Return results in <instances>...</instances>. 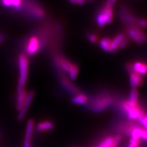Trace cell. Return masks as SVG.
Wrapping results in <instances>:
<instances>
[{"label":"cell","mask_w":147,"mask_h":147,"mask_svg":"<svg viewBox=\"0 0 147 147\" xmlns=\"http://www.w3.org/2000/svg\"><path fill=\"white\" fill-rule=\"evenodd\" d=\"M18 67H19V79H18L17 93L20 94L24 90L28 72V59L27 56L22 53L18 57Z\"/></svg>","instance_id":"6da1fadb"},{"label":"cell","mask_w":147,"mask_h":147,"mask_svg":"<svg viewBox=\"0 0 147 147\" xmlns=\"http://www.w3.org/2000/svg\"><path fill=\"white\" fill-rule=\"evenodd\" d=\"M113 16L112 5H110L106 3L105 6L100 11L96 18L98 26L100 28H103L105 25L111 24L113 20Z\"/></svg>","instance_id":"7a4b0ae2"},{"label":"cell","mask_w":147,"mask_h":147,"mask_svg":"<svg viewBox=\"0 0 147 147\" xmlns=\"http://www.w3.org/2000/svg\"><path fill=\"white\" fill-rule=\"evenodd\" d=\"M122 107L124 111L127 113L128 118L132 119V120L139 119L145 115L143 110L139 106V105H132L127 100L124 101L123 102Z\"/></svg>","instance_id":"3957f363"},{"label":"cell","mask_w":147,"mask_h":147,"mask_svg":"<svg viewBox=\"0 0 147 147\" xmlns=\"http://www.w3.org/2000/svg\"><path fill=\"white\" fill-rule=\"evenodd\" d=\"M99 98V99H96L94 102H92L91 107L96 112L102 111L112 104V100L109 97L105 96V97H101Z\"/></svg>","instance_id":"277c9868"},{"label":"cell","mask_w":147,"mask_h":147,"mask_svg":"<svg viewBox=\"0 0 147 147\" xmlns=\"http://www.w3.org/2000/svg\"><path fill=\"white\" fill-rule=\"evenodd\" d=\"M34 128V122L33 119H29L27 122L25 136L24 141V147H31V142L32 139V136Z\"/></svg>","instance_id":"5b68a950"},{"label":"cell","mask_w":147,"mask_h":147,"mask_svg":"<svg viewBox=\"0 0 147 147\" xmlns=\"http://www.w3.org/2000/svg\"><path fill=\"white\" fill-rule=\"evenodd\" d=\"M39 49V41L36 36H33L29 39L26 45V52L28 55H33Z\"/></svg>","instance_id":"8992f818"},{"label":"cell","mask_w":147,"mask_h":147,"mask_svg":"<svg viewBox=\"0 0 147 147\" xmlns=\"http://www.w3.org/2000/svg\"><path fill=\"white\" fill-rule=\"evenodd\" d=\"M130 84L132 88H137L138 86H141L143 84L142 76L135 72L130 73Z\"/></svg>","instance_id":"52a82bcc"},{"label":"cell","mask_w":147,"mask_h":147,"mask_svg":"<svg viewBox=\"0 0 147 147\" xmlns=\"http://www.w3.org/2000/svg\"><path fill=\"white\" fill-rule=\"evenodd\" d=\"M56 63L59 67H61L65 72H69L72 67V64L69 61L62 57H59L56 59Z\"/></svg>","instance_id":"ba28073f"},{"label":"cell","mask_w":147,"mask_h":147,"mask_svg":"<svg viewBox=\"0 0 147 147\" xmlns=\"http://www.w3.org/2000/svg\"><path fill=\"white\" fill-rule=\"evenodd\" d=\"M133 72L139 74L141 76L146 74L147 71V67L145 64L141 62H136L132 64Z\"/></svg>","instance_id":"9c48e42d"},{"label":"cell","mask_w":147,"mask_h":147,"mask_svg":"<svg viewBox=\"0 0 147 147\" xmlns=\"http://www.w3.org/2000/svg\"><path fill=\"white\" fill-rule=\"evenodd\" d=\"M4 6L6 7H12L16 10L22 9V0H1Z\"/></svg>","instance_id":"30bf717a"},{"label":"cell","mask_w":147,"mask_h":147,"mask_svg":"<svg viewBox=\"0 0 147 147\" xmlns=\"http://www.w3.org/2000/svg\"><path fill=\"white\" fill-rule=\"evenodd\" d=\"M124 38H125V36L123 34H119L115 37L111 41V44H110V52L115 51V50H117L119 48V45Z\"/></svg>","instance_id":"8fae6325"},{"label":"cell","mask_w":147,"mask_h":147,"mask_svg":"<svg viewBox=\"0 0 147 147\" xmlns=\"http://www.w3.org/2000/svg\"><path fill=\"white\" fill-rule=\"evenodd\" d=\"M27 94H28L27 91L24 90H23L20 94H17L16 108L18 110H20L23 107H24V105Z\"/></svg>","instance_id":"7c38bea8"},{"label":"cell","mask_w":147,"mask_h":147,"mask_svg":"<svg viewBox=\"0 0 147 147\" xmlns=\"http://www.w3.org/2000/svg\"><path fill=\"white\" fill-rule=\"evenodd\" d=\"M37 129L39 131H44L51 130L53 127V124L52 122L50 121H45L39 123L37 125Z\"/></svg>","instance_id":"4fadbf2b"},{"label":"cell","mask_w":147,"mask_h":147,"mask_svg":"<svg viewBox=\"0 0 147 147\" xmlns=\"http://www.w3.org/2000/svg\"><path fill=\"white\" fill-rule=\"evenodd\" d=\"M88 99L87 98L86 96L84 94H79L76 95L74 98H72L71 99V102L74 104L83 105L88 102Z\"/></svg>","instance_id":"5bb4252c"},{"label":"cell","mask_w":147,"mask_h":147,"mask_svg":"<svg viewBox=\"0 0 147 147\" xmlns=\"http://www.w3.org/2000/svg\"><path fill=\"white\" fill-rule=\"evenodd\" d=\"M143 129L144 128H142L140 127H137V126L131 127L129 130V134L131 137V139L140 140L141 132Z\"/></svg>","instance_id":"9a60e30c"},{"label":"cell","mask_w":147,"mask_h":147,"mask_svg":"<svg viewBox=\"0 0 147 147\" xmlns=\"http://www.w3.org/2000/svg\"><path fill=\"white\" fill-rule=\"evenodd\" d=\"M121 13L123 15V16L125 17L129 24H135V18L132 17V16L129 12H128V11L125 6H122L121 7Z\"/></svg>","instance_id":"2e32d148"},{"label":"cell","mask_w":147,"mask_h":147,"mask_svg":"<svg viewBox=\"0 0 147 147\" xmlns=\"http://www.w3.org/2000/svg\"><path fill=\"white\" fill-rule=\"evenodd\" d=\"M112 40L108 38H105L101 39L99 42V46L105 52H110V44H111Z\"/></svg>","instance_id":"e0dca14e"},{"label":"cell","mask_w":147,"mask_h":147,"mask_svg":"<svg viewBox=\"0 0 147 147\" xmlns=\"http://www.w3.org/2000/svg\"><path fill=\"white\" fill-rule=\"evenodd\" d=\"M138 98H139V93L137 88H132L130 96L129 99L127 100L132 105H137L138 104Z\"/></svg>","instance_id":"ac0fdd59"},{"label":"cell","mask_w":147,"mask_h":147,"mask_svg":"<svg viewBox=\"0 0 147 147\" xmlns=\"http://www.w3.org/2000/svg\"><path fill=\"white\" fill-rule=\"evenodd\" d=\"M127 33L129 36L131 37V38L133 39V40H134L136 42L140 44H144L143 41L142 40V39L139 37V36L137 34V33L134 31V30H133L131 26L127 27Z\"/></svg>","instance_id":"d6986e66"},{"label":"cell","mask_w":147,"mask_h":147,"mask_svg":"<svg viewBox=\"0 0 147 147\" xmlns=\"http://www.w3.org/2000/svg\"><path fill=\"white\" fill-rule=\"evenodd\" d=\"M31 14L33 15L34 17L38 18H43L44 16V12L42 10V9H40L39 7H36L34 6L33 7H31V9L30 10Z\"/></svg>","instance_id":"ffe728a7"},{"label":"cell","mask_w":147,"mask_h":147,"mask_svg":"<svg viewBox=\"0 0 147 147\" xmlns=\"http://www.w3.org/2000/svg\"><path fill=\"white\" fill-rule=\"evenodd\" d=\"M131 27L132 28L133 30H134V31L137 33V34L139 36V38L142 39V40L144 42H146V37L145 34L144 33V32L140 29V28L139 26L136 25V24H132V25H131Z\"/></svg>","instance_id":"44dd1931"},{"label":"cell","mask_w":147,"mask_h":147,"mask_svg":"<svg viewBox=\"0 0 147 147\" xmlns=\"http://www.w3.org/2000/svg\"><path fill=\"white\" fill-rule=\"evenodd\" d=\"M78 73H79V67L77 64H73L70 71H69V78L71 80H75L78 76Z\"/></svg>","instance_id":"7402d4cb"},{"label":"cell","mask_w":147,"mask_h":147,"mask_svg":"<svg viewBox=\"0 0 147 147\" xmlns=\"http://www.w3.org/2000/svg\"><path fill=\"white\" fill-rule=\"evenodd\" d=\"M112 137H108L104 140L102 142H101V144H100L98 147H117V146L112 145Z\"/></svg>","instance_id":"603a6c76"},{"label":"cell","mask_w":147,"mask_h":147,"mask_svg":"<svg viewBox=\"0 0 147 147\" xmlns=\"http://www.w3.org/2000/svg\"><path fill=\"white\" fill-rule=\"evenodd\" d=\"M34 91H31L29 93H28V94L26 96V98L25 101V103L24 105V107H26L28 109V107L30 106V105L31 104L32 100H33L34 96Z\"/></svg>","instance_id":"cb8c5ba5"},{"label":"cell","mask_w":147,"mask_h":147,"mask_svg":"<svg viewBox=\"0 0 147 147\" xmlns=\"http://www.w3.org/2000/svg\"><path fill=\"white\" fill-rule=\"evenodd\" d=\"M28 111V108L23 107L20 110H19V113H18V115H17V119L18 121H21L22 120L25 116L26 115V114Z\"/></svg>","instance_id":"d4e9b609"},{"label":"cell","mask_w":147,"mask_h":147,"mask_svg":"<svg viewBox=\"0 0 147 147\" xmlns=\"http://www.w3.org/2000/svg\"><path fill=\"white\" fill-rule=\"evenodd\" d=\"M135 24L137 26H140L143 28H146V22L145 20L142 19V18H139V19H135Z\"/></svg>","instance_id":"484cf974"},{"label":"cell","mask_w":147,"mask_h":147,"mask_svg":"<svg viewBox=\"0 0 147 147\" xmlns=\"http://www.w3.org/2000/svg\"><path fill=\"white\" fill-rule=\"evenodd\" d=\"M139 120L140 123L141 125H142V126L144 127V129L146 130L147 128V118L146 115H144V116H142L139 119Z\"/></svg>","instance_id":"4316f807"},{"label":"cell","mask_w":147,"mask_h":147,"mask_svg":"<svg viewBox=\"0 0 147 147\" xmlns=\"http://www.w3.org/2000/svg\"><path fill=\"white\" fill-rule=\"evenodd\" d=\"M88 39L91 43H96L98 40V36L96 34L92 33H90L88 34Z\"/></svg>","instance_id":"83f0119b"},{"label":"cell","mask_w":147,"mask_h":147,"mask_svg":"<svg viewBox=\"0 0 147 147\" xmlns=\"http://www.w3.org/2000/svg\"><path fill=\"white\" fill-rule=\"evenodd\" d=\"M122 137L120 135H117L115 137H113V140H112V145L115 146H117L118 144L120 142L121 140Z\"/></svg>","instance_id":"f1b7e54d"},{"label":"cell","mask_w":147,"mask_h":147,"mask_svg":"<svg viewBox=\"0 0 147 147\" xmlns=\"http://www.w3.org/2000/svg\"><path fill=\"white\" fill-rule=\"evenodd\" d=\"M127 43H128V39L125 38H124L123 39L121 40L120 44H119V49H122L123 48H125L127 45Z\"/></svg>","instance_id":"f546056e"},{"label":"cell","mask_w":147,"mask_h":147,"mask_svg":"<svg viewBox=\"0 0 147 147\" xmlns=\"http://www.w3.org/2000/svg\"><path fill=\"white\" fill-rule=\"evenodd\" d=\"M118 17L119 18V19H120L122 21V22L124 24L126 25H128V24H129L128 22H127V20H126V18H125V17L123 16V15L120 12H118Z\"/></svg>","instance_id":"4dcf8cb0"},{"label":"cell","mask_w":147,"mask_h":147,"mask_svg":"<svg viewBox=\"0 0 147 147\" xmlns=\"http://www.w3.org/2000/svg\"><path fill=\"white\" fill-rule=\"evenodd\" d=\"M140 139L144 141L146 140L147 132H146V129H142V131L141 132V135H140Z\"/></svg>","instance_id":"1f68e13d"},{"label":"cell","mask_w":147,"mask_h":147,"mask_svg":"<svg viewBox=\"0 0 147 147\" xmlns=\"http://www.w3.org/2000/svg\"><path fill=\"white\" fill-rule=\"evenodd\" d=\"M129 144H133V145L139 146L140 144V140L134 139H131L129 140Z\"/></svg>","instance_id":"d6a6232c"},{"label":"cell","mask_w":147,"mask_h":147,"mask_svg":"<svg viewBox=\"0 0 147 147\" xmlns=\"http://www.w3.org/2000/svg\"><path fill=\"white\" fill-rule=\"evenodd\" d=\"M5 38H6L5 34H4L3 33H0V44H1L4 39H5Z\"/></svg>","instance_id":"836d02e7"},{"label":"cell","mask_w":147,"mask_h":147,"mask_svg":"<svg viewBox=\"0 0 147 147\" xmlns=\"http://www.w3.org/2000/svg\"><path fill=\"white\" fill-rule=\"evenodd\" d=\"M117 1V0H107L106 3H107V4H110V5H112V6H113V4L115 3Z\"/></svg>","instance_id":"e575fe53"},{"label":"cell","mask_w":147,"mask_h":147,"mask_svg":"<svg viewBox=\"0 0 147 147\" xmlns=\"http://www.w3.org/2000/svg\"><path fill=\"white\" fill-rule=\"evenodd\" d=\"M85 2V0H77V3L79 5H83Z\"/></svg>","instance_id":"d590c367"},{"label":"cell","mask_w":147,"mask_h":147,"mask_svg":"<svg viewBox=\"0 0 147 147\" xmlns=\"http://www.w3.org/2000/svg\"><path fill=\"white\" fill-rule=\"evenodd\" d=\"M72 4H77V0H69Z\"/></svg>","instance_id":"8d00e7d4"},{"label":"cell","mask_w":147,"mask_h":147,"mask_svg":"<svg viewBox=\"0 0 147 147\" xmlns=\"http://www.w3.org/2000/svg\"><path fill=\"white\" fill-rule=\"evenodd\" d=\"M128 147H139V146H137L134 145H133V144H129V145H128Z\"/></svg>","instance_id":"74e56055"}]
</instances>
